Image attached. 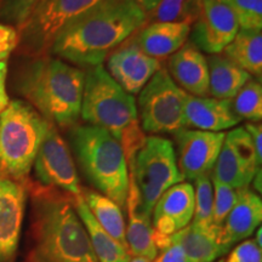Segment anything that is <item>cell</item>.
<instances>
[{
  "instance_id": "obj_1",
  "label": "cell",
  "mask_w": 262,
  "mask_h": 262,
  "mask_svg": "<svg viewBox=\"0 0 262 262\" xmlns=\"http://www.w3.org/2000/svg\"><path fill=\"white\" fill-rule=\"evenodd\" d=\"M147 21V14L134 0H106L68 26L50 54L83 67L101 66Z\"/></svg>"
},
{
  "instance_id": "obj_2",
  "label": "cell",
  "mask_w": 262,
  "mask_h": 262,
  "mask_svg": "<svg viewBox=\"0 0 262 262\" xmlns=\"http://www.w3.org/2000/svg\"><path fill=\"white\" fill-rule=\"evenodd\" d=\"M33 216L28 262H98L74 196L29 181Z\"/></svg>"
},
{
  "instance_id": "obj_3",
  "label": "cell",
  "mask_w": 262,
  "mask_h": 262,
  "mask_svg": "<svg viewBox=\"0 0 262 262\" xmlns=\"http://www.w3.org/2000/svg\"><path fill=\"white\" fill-rule=\"evenodd\" d=\"M85 72L51 56L33 58L19 70L16 89L49 123L62 130L80 118Z\"/></svg>"
},
{
  "instance_id": "obj_4",
  "label": "cell",
  "mask_w": 262,
  "mask_h": 262,
  "mask_svg": "<svg viewBox=\"0 0 262 262\" xmlns=\"http://www.w3.org/2000/svg\"><path fill=\"white\" fill-rule=\"evenodd\" d=\"M80 117L89 125L106 130L119 141L126 163L146 137L140 127L135 98L102 66L88 68L85 73Z\"/></svg>"
},
{
  "instance_id": "obj_5",
  "label": "cell",
  "mask_w": 262,
  "mask_h": 262,
  "mask_svg": "<svg viewBox=\"0 0 262 262\" xmlns=\"http://www.w3.org/2000/svg\"><path fill=\"white\" fill-rule=\"evenodd\" d=\"M71 141L85 178L103 195L124 208L129 192V168L119 141L93 125H75Z\"/></svg>"
},
{
  "instance_id": "obj_6",
  "label": "cell",
  "mask_w": 262,
  "mask_h": 262,
  "mask_svg": "<svg viewBox=\"0 0 262 262\" xmlns=\"http://www.w3.org/2000/svg\"><path fill=\"white\" fill-rule=\"evenodd\" d=\"M49 124L31 104L9 102L0 113V180L27 185Z\"/></svg>"
},
{
  "instance_id": "obj_7",
  "label": "cell",
  "mask_w": 262,
  "mask_h": 262,
  "mask_svg": "<svg viewBox=\"0 0 262 262\" xmlns=\"http://www.w3.org/2000/svg\"><path fill=\"white\" fill-rule=\"evenodd\" d=\"M127 168L139 194L136 210L149 219L160 195L183 181L172 143L164 137H145L135 156L127 162Z\"/></svg>"
},
{
  "instance_id": "obj_8",
  "label": "cell",
  "mask_w": 262,
  "mask_h": 262,
  "mask_svg": "<svg viewBox=\"0 0 262 262\" xmlns=\"http://www.w3.org/2000/svg\"><path fill=\"white\" fill-rule=\"evenodd\" d=\"M106 0H39L18 29V52L37 58L49 56L58 35L75 19Z\"/></svg>"
},
{
  "instance_id": "obj_9",
  "label": "cell",
  "mask_w": 262,
  "mask_h": 262,
  "mask_svg": "<svg viewBox=\"0 0 262 262\" xmlns=\"http://www.w3.org/2000/svg\"><path fill=\"white\" fill-rule=\"evenodd\" d=\"M140 93L137 114L146 133L175 134L186 129L185 104L188 94L171 79L165 68H160Z\"/></svg>"
},
{
  "instance_id": "obj_10",
  "label": "cell",
  "mask_w": 262,
  "mask_h": 262,
  "mask_svg": "<svg viewBox=\"0 0 262 262\" xmlns=\"http://www.w3.org/2000/svg\"><path fill=\"white\" fill-rule=\"evenodd\" d=\"M33 165L39 185L58 189L72 196L81 195L79 176L70 147L52 124H49Z\"/></svg>"
},
{
  "instance_id": "obj_11",
  "label": "cell",
  "mask_w": 262,
  "mask_h": 262,
  "mask_svg": "<svg viewBox=\"0 0 262 262\" xmlns=\"http://www.w3.org/2000/svg\"><path fill=\"white\" fill-rule=\"evenodd\" d=\"M258 170L261 166L257 164L253 141L245 127L229 131L212 168L211 178L238 191L248 187Z\"/></svg>"
},
{
  "instance_id": "obj_12",
  "label": "cell",
  "mask_w": 262,
  "mask_h": 262,
  "mask_svg": "<svg viewBox=\"0 0 262 262\" xmlns=\"http://www.w3.org/2000/svg\"><path fill=\"white\" fill-rule=\"evenodd\" d=\"M178 157L176 162L183 180H193L212 171L222 143L225 133L182 129L175 134Z\"/></svg>"
},
{
  "instance_id": "obj_13",
  "label": "cell",
  "mask_w": 262,
  "mask_h": 262,
  "mask_svg": "<svg viewBox=\"0 0 262 262\" xmlns=\"http://www.w3.org/2000/svg\"><path fill=\"white\" fill-rule=\"evenodd\" d=\"M239 25L233 11L222 0H202L193 24L192 44L211 55H219L233 40Z\"/></svg>"
},
{
  "instance_id": "obj_14",
  "label": "cell",
  "mask_w": 262,
  "mask_h": 262,
  "mask_svg": "<svg viewBox=\"0 0 262 262\" xmlns=\"http://www.w3.org/2000/svg\"><path fill=\"white\" fill-rule=\"evenodd\" d=\"M123 47L117 48L107 57V68L111 77L127 94H139L150 78L162 68V63L141 51L129 38Z\"/></svg>"
},
{
  "instance_id": "obj_15",
  "label": "cell",
  "mask_w": 262,
  "mask_h": 262,
  "mask_svg": "<svg viewBox=\"0 0 262 262\" xmlns=\"http://www.w3.org/2000/svg\"><path fill=\"white\" fill-rule=\"evenodd\" d=\"M26 194V186L0 180V262H11L17 253Z\"/></svg>"
},
{
  "instance_id": "obj_16",
  "label": "cell",
  "mask_w": 262,
  "mask_h": 262,
  "mask_svg": "<svg viewBox=\"0 0 262 262\" xmlns=\"http://www.w3.org/2000/svg\"><path fill=\"white\" fill-rule=\"evenodd\" d=\"M153 229L171 235L192 221L194 214V188L180 182L166 189L153 208Z\"/></svg>"
},
{
  "instance_id": "obj_17",
  "label": "cell",
  "mask_w": 262,
  "mask_h": 262,
  "mask_svg": "<svg viewBox=\"0 0 262 262\" xmlns=\"http://www.w3.org/2000/svg\"><path fill=\"white\" fill-rule=\"evenodd\" d=\"M262 202L256 193L248 187L238 189L237 201L219 232V244L227 253L237 242L250 237L261 224Z\"/></svg>"
},
{
  "instance_id": "obj_18",
  "label": "cell",
  "mask_w": 262,
  "mask_h": 262,
  "mask_svg": "<svg viewBox=\"0 0 262 262\" xmlns=\"http://www.w3.org/2000/svg\"><path fill=\"white\" fill-rule=\"evenodd\" d=\"M171 79L191 96L209 95L208 62L201 50L192 42H185L169 60Z\"/></svg>"
},
{
  "instance_id": "obj_19",
  "label": "cell",
  "mask_w": 262,
  "mask_h": 262,
  "mask_svg": "<svg viewBox=\"0 0 262 262\" xmlns=\"http://www.w3.org/2000/svg\"><path fill=\"white\" fill-rule=\"evenodd\" d=\"M186 127L221 133L241 122L231 106V100L196 97L187 95L185 104Z\"/></svg>"
},
{
  "instance_id": "obj_20",
  "label": "cell",
  "mask_w": 262,
  "mask_h": 262,
  "mask_svg": "<svg viewBox=\"0 0 262 262\" xmlns=\"http://www.w3.org/2000/svg\"><path fill=\"white\" fill-rule=\"evenodd\" d=\"M189 32L191 25L183 22H152L137 31L133 40L141 51L159 60L182 48Z\"/></svg>"
},
{
  "instance_id": "obj_21",
  "label": "cell",
  "mask_w": 262,
  "mask_h": 262,
  "mask_svg": "<svg viewBox=\"0 0 262 262\" xmlns=\"http://www.w3.org/2000/svg\"><path fill=\"white\" fill-rule=\"evenodd\" d=\"M136 202H139L136 186L134 181H129V192L126 199L129 224L125 231L127 248L134 256L146 257L153 261L158 255V250L153 243V227L150 226V219L136 210Z\"/></svg>"
},
{
  "instance_id": "obj_22",
  "label": "cell",
  "mask_w": 262,
  "mask_h": 262,
  "mask_svg": "<svg viewBox=\"0 0 262 262\" xmlns=\"http://www.w3.org/2000/svg\"><path fill=\"white\" fill-rule=\"evenodd\" d=\"M74 208L89 234L98 262H129L131 260L130 251L111 237L95 220L88 205L85 204L83 195L74 196Z\"/></svg>"
},
{
  "instance_id": "obj_23",
  "label": "cell",
  "mask_w": 262,
  "mask_h": 262,
  "mask_svg": "<svg viewBox=\"0 0 262 262\" xmlns=\"http://www.w3.org/2000/svg\"><path fill=\"white\" fill-rule=\"evenodd\" d=\"M209 70V95L219 100H232L251 79V75L226 58L211 55L206 58Z\"/></svg>"
},
{
  "instance_id": "obj_24",
  "label": "cell",
  "mask_w": 262,
  "mask_h": 262,
  "mask_svg": "<svg viewBox=\"0 0 262 262\" xmlns=\"http://www.w3.org/2000/svg\"><path fill=\"white\" fill-rule=\"evenodd\" d=\"M220 228L203 229L193 225L171 234L172 243L179 244L191 262H212L224 254L219 244Z\"/></svg>"
},
{
  "instance_id": "obj_25",
  "label": "cell",
  "mask_w": 262,
  "mask_h": 262,
  "mask_svg": "<svg viewBox=\"0 0 262 262\" xmlns=\"http://www.w3.org/2000/svg\"><path fill=\"white\" fill-rule=\"evenodd\" d=\"M224 56L247 72L255 79L262 77L261 31L239 29L233 40L224 49Z\"/></svg>"
},
{
  "instance_id": "obj_26",
  "label": "cell",
  "mask_w": 262,
  "mask_h": 262,
  "mask_svg": "<svg viewBox=\"0 0 262 262\" xmlns=\"http://www.w3.org/2000/svg\"><path fill=\"white\" fill-rule=\"evenodd\" d=\"M81 195H83L85 204L88 205L98 225L111 237L116 239L118 243L122 244L124 248L129 250L125 237V221H124L120 206H118L106 195L95 191H90V189H84V191L81 189Z\"/></svg>"
},
{
  "instance_id": "obj_27",
  "label": "cell",
  "mask_w": 262,
  "mask_h": 262,
  "mask_svg": "<svg viewBox=\"0 0 262 262\" xmlns=\"http://www.w3.org/2000/svg\"><path fill=\"white\" fill-rule=\"evenodd\" d=\"M202 0H160L147 14L152 22H183L193 25L201 11Z\"/></svg>"
},
{
  "instance_id": "obj_28",
  "label": "cell",
  "mask_w": 262,
  "mask_h": 262,
  "mask_svg": "<svg viewBox=\"0 0 262 262\" xmlns=\"http://www.w3.org/2000/svg\"><path fill=\"white\" fill-rule=\"evenodd\" d=\"M233 112L239 119L257 123L262 118L261 81L251 78L231 100Z\"/></svg>"
},
{
  "instance_id": "obj_29",
  "label": "cell",
  "mask_w": 262,
  "mask_h": 262,
  "mask_svg": "<svg viewBox=\"0 0 262 262\" xmlns=\"http://www.w3.org/2000/svg\"><path fill=\"white\" fill-rule=\"evenodd\" d=\"M194 214L192 224L195 227L210 229L214 216V188L209 175L194 180Z\"/></svg>"
},
{
  "instance_id": "obj_30",
  "label": "cell",
  "mask_w": 262,
  "mask_h": 262,
  "mask_svg": "<svg viewBox=\"0 0 262 262\" xmlns=\"http://www.w3.org/2000/svg\"><path fill=\"white\" fill-rule=\"evenodd\" d=\"M237 17L239 29L261 31L262 0H222Z\"/></svg>"
},
{
  "instance_id": "obj_31",
  "label": "cell",
  "mask_w": 262,
  "mask_h": 262,
  "mask_svg": "<svg viewBox=\"0 0 262 262\" xmlns=\"http://www.w3.org/2000/svg\"><path fill=\"white\" fill-rule=\"evenodd\" d=\"M211 179L212 188H214V216H212V226L215 228H221L222 225L232 210L237 201V191L229 186L225 185L217 180Z\"/></svg>"
},
{
  "instance_id": "obj_32",
  "label": "cell",
  "mask_w": 262,
  "mask_h": 262,
  "mask_svg": "<svg viewBox=\"0 0 262 262\" xmlns=\"http://www.w3.org/2000/svg\"><path fill=\"white\" fill-rule=\"evenodd\" d=\"M39 0H0V19L17 28L26 21Z\"/></svg>"
},
{
  "instance_id": "obj_33",
  "label": "cell",
  "mask_w": 262,
  "mask_h": 262,
  "mask_svg": "<svg viewBox=\"0 0 262 262\" xmlns=\"http://www.w3.org/2000/svg\"><path fill=\"white\" fill-rule=\"evenodd\" d=\"M228 262H262L261 248L254 241H245L231 251Z\"/></svg>"
},
{
  "instance_id": "obj_34",
  "label": "cell",
  "mask_w": 262,
  "mask_h": 262,
  "mask_svg": "<svg viewBox=\"0 0 262 262\" xmlns=\"http://www.w3.org/2000/svg\"><path fill=\"white\" fill-rule=\"evenodd\" d=\"M18 29L10 25L0 24V62L6 61L18 47Z\"/></svg>"
},
{
  "instance_id": "obj_35",
  "label": "cell",
  "mask_w": 262,
  "mask_h": 262,
  "mask_svg": "<svg viewBox=\"0 0 262 262\" xmlns=\"http://www.w3.org/2000/svg\"><path fill=\"white\" fill-rule=\"evenodd\" d=\"M153 262H191L188 260V257L186 256L185 251L182 250V248L179 244L172 243L170 244L164 250L160 251L159 255H157L155 261Z\"/></svg>"
},
{
  "instance_id": "obj_36",
  "label": "cell",
  "mask_w": 262,
  "mask_h": 262,
  "mask_svg": "<svg viewBox=\"0 0 262 262\" xmlns=\"http://www.w3.org/2000/svg\"><path fill=\"white\" fill-rule=\"evenodd\" d=\"M244 127L251 137L255 152H256L257 164L261 166V164H262V126H261V124L260 123L258 124L257 123H248Z\"/></svg>"
},
{
  "instance_id": "obj_37",
  "label": "cell",
  "mask_w": 262,
  "mask_h": 262,
  "mask_svg": "<svg viewBox=\"0 0 262 262\" xmlns=\"http://www.w3.org/2000/svg\"><path fill=\"white\" fill-rule=\"evenodd\" d=\"M6 75H8V63L6 61L0 62V113L8 107L9 96L6 93Z\"/></svg>"
},
{
  "instance_id": "obj_38",
  "label": "cell",
  "mask_w": 262,
  "mask_h": 262,
  "mask_svg": "<svg viewBox=\"0 0 262 262\" xmlns=\"http://www.w3.org/2000/svg\"><path fill=\"white\" fill-rule=\"evenodd\" d=\"M134 2H135L140 8H142L146 14H149V12L152 11V10H155L156 6L159 4L160 0H134Z\"/></svg>"
},
{
  "instance_id": "obj_39",
  "label": "cell",
  "mask_w": 262,
  "mask_h": 262,
  "mask_svg": "<svg viewBox=\"0 0 262 262\" xmlns=\"http://www.w3.org/2000/svg\"><path fill=\"white\" fill-rule=\"evenodd\" d=\"M261 235H262V229L258 228L257 232H256V237H255V243L257 244L258 248L262 247V239H261Z\"/></svg>"
},
{
  "instance_id": "obj_40",
  "label": "cell",
  "mask_w": 262,
  "mask_h": 262,
  "mask_svg": "<svg viewBox=\"0 0 262 262\" xmlns=\"http://www.w3.org/2000/svg\"><path fill=\"white\" fill-rule=\"evenodd\" d=\"M129 262H152L146 257H140V256H134Z\"/></svg>"
},
{
  "instance_id": "obj_41",
  "label": "cell",
  "mask_w": 262,
  "mask_h": 262,
  "mask_svg": "<svg viewBox=\"0 0 262 262\" xmlns=\"http://www.w3.org/2000/svg\"><path fill=\"white\" fill-rule=\"evenodd\" d=\"M217 262H224V260H220V261H217Z\"/></svg>"
}]
</instances>
